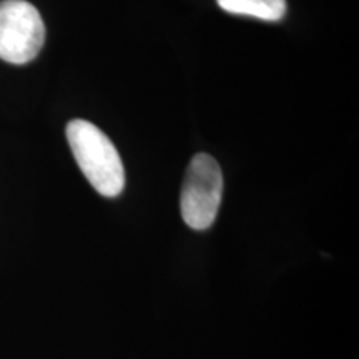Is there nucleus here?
Instances as JSON below:
<instances>
[{"label": "nucleus", "mask_w": 359, "mask_h": 359, "mask_svg": "<svg viewBox=\"0 0 359 359\" xmlns=\"http://www.w3.org/2000/svg\"><path fill=\"white\" fill-rule=\"evenodd\" d=\"M223 195L222 168L212 155H195L182 188V217L193 230H206L217 219Z\"/></svg>", "instance_id": "f03ea898"}, {"label": "nucleus", "mask_w": 359, "mask_h": 359, "mask_svg": "<svg viewBox=\"0 0 359 359\" xmlns=\"http://www.w3.org/2000/svg\"><path fill=\"white\" fill-rule=\"evenodd\" d=\"M67 140L90 185L103 196H118L125 187V170L110 138L87 120H72Z\"/></svg>", "instance_id": "f257e3e1"}, {"label": "nucleus", "mask_w": 359, "mask_h": 359, "mask_svg": "<svg viewBox=\"0 0 359 359\" xmlns=\"http://www.w3.org/2000/svg\"><path fill=\"white\" fill-rule=\"evenodd\" d=\"M45 24L37 8L25 0L0 2V58L15 65L32 62L42 50Z\"/></svg>", "instance_id": "7ed1b4c3"}, {"label": "nucleus", "mask_w": 359, "mask_h": 359, "mask_svg": "<svg viewBox=\"0 0 359 359\" xmlns=\"http://www.w3.org/2000/svg\"><path fill=\"white\" fill-rule=\"evenodd\" d=\"M219 8L235 15L278 22L286 15V0H217Z\"/></svg>", "instance_id": "20e7f679"}]
</instances>
